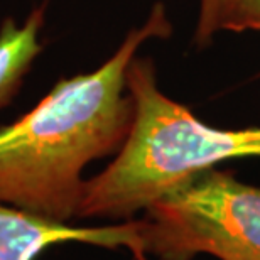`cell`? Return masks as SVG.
<instances>
[{"label":"cell","instance_id":"cell-1","mask_svg":"<svg viewBox=\"0 0 260 260\" xmlns=\"http://www.w3.org/2000/svg\"><path fill=\"white\" fill-rule=\"evenodd\" d=\"M171 34L166 5L154 4L102 66L61 78L32 110L0 128V201L61 223L76 218L83 171L118 152L132 128L130 63L145 43Z\"/></svg>","mask_w":260,"mask_h":260},{"label":"cell","instance_id":"cell-2","mask_svg":"<svg viewBox=\"0 0 260 260\" xmlns=\"http://www.w3.org/2000/svg\"><path fill=\"white\" fill-rule=\"evenodd\" d=\"M134 123L117 157L86 179L76 218L134 220L174 186L232 159L260 157V127L215 128L157 85L154 61L134 58L127 71Z\"/></svg>","mask_w":260,"mask_h":260},{"label":"cell","instance_id":"cell-3","mask_svg":"<svg viewBox=\"0 0 260 260\" xmlns=\"http://www.w3.org/2000/svg\"><path fill=\"white\" fill-rule=\"evenodd\" d=\"M144 250L159 260H260V188L205 169L144 211Z\"/></svg>","mask_w":260,"mask_h":260},{"label":"cell","instance_id":"cell-4","mask_svg":"<svg viewBox=\"0 0 260 260\" xmlns=\"http://www.w3.org/2000/svg\"><path fill=\"white\" fill-rule=\"evenodd\" d=\"M142 230V218L103 226H75L0 201V260H36L46 248L70 242L127 248L134 260H149Z\"/></svg>","mask_w":260,"mask_h":260},{"label":"cell","instance_id":"cell-5","mask_svg":"<svg viewBox=\"0 0 260 260\" xmlns=\"http://www.w3.org/2000/svg\"><path fill=\"white\" fill-rule=\"evenodd\" d=\"M44 20L46 7L39 5L22 22L5 17L0 24V110L17 95L25 75L43 53Z\"/></svg>","mask_w":260,"mask_h":260},{"label":"cell","instance_id":"cell-6","mask_svg":"<svg viewBox=\"0 0 260 260\" xmlns=\"http://www.w3.org/2000/svg\"><path fill=\"white\" fill-rule=\"evenodd\" d=\"M260 30V0H200L194 41L205 46L218 32Z\"/></svg>","mask_w":260,"mask_h":260}]
</instances>
